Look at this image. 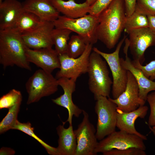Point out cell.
Wrapping results in <instances>:
<instances>
[{
  "mask_svg": "<svg viewBox=\"0 0 155 155\" xmlns=\"http://www.w3.org/2000/svg\"><path fill=\"white\" fill-rule=\"evenodd\" d=\"M127 36L125 35L117 45L114 51L108 53L103 52L96 47L92 50L104 59L108 65L113 77L112 94L113 99L117 98L125 90L127 80V70L122 66L119 53Z\"/></svg>",
  "mask_w": 155,
  "mask_h": 155,
  "instance_id": "obj_7",
  "label": "cell"
},
{
  "mask_svg": "<svg viewBox=\"0 0 155 155\" xmlns=\"http://www.w3.org/2000/svg\"><path fill=\"white\" fill-rule=\"evenodd\" d=\"M104 155H146L144 150L136 148L122 150L113 149L103 153Z\"/></svg>",
  "mask_w": 155,
  "mask_h": 155,
  "instance_id": "obj_31",
  "label": "cell"
},
{
  "mask_svg": "<svg viewBox=\"0 0 155 155\" xmlns=\"http://www.w3.org/2000/svg\"><path fill=\"white\" fill-rule=\"evenodd\" d=\"M65 123L56 128L59 136L58 146L56 148L58 155H75L77 143L72 125L68 128L64 127Z\"/></svg>",
  "mask_w": 155,
  "mask_h": 155,
  "instance_id": "obj_20",
  "label": "cell"
},
{
  "mask_svg": "<svg viewBox=\"0 0 155 155\" xmlns=\"http://www.w3.org/2000/svg\"><path fill=\"white\" fill-rule=\"evenodd\" d=\"M126 16L124 0H114L98 16V40L109 49L114 47L124 30Z\"/></svg>",
  "mask_w": 155,
  "mask_h": 155,
  "instance_id": "obj_1",
  "label": "cell"
},
{
  "mask_svg": "<svg viewBox=\"0 0 155 155\" xmlns=\"http://www.w3.org/2000/svg\"><path fill=\"white\" fill-rule=\"evenodd\" d=\"M22 101L21 92L12 89L0 98V109L9 108L18 102Z\"/></svg>",
  "mask_w": 155,
  "mask_h": 155,
  "instance_id": "obj_28",
  "label": "cell"
},
{
  "mask_svg": "<svg viewBox=\"0 0 155 155\" xmlns=\"http://www.w3.org/2000/svg\"><path fill=\"white\" fill-rule=\"evenodd\" d=\"M22 101L19 102L9 108L5 116L0 123V133H4L13 129L19 121L17 119Z\"/></svg>",
  "mask_w": 155,
  "mask_h": 155,
  "instance_id": "obj_25",
  "label": "cell"
},
{
  "mask_svg": "<svg viewBox=\"0 0 155 155\" xmlns=\"http://www.w3.org/2000/svg\"><path fill=\"white\" fill-rule=\"evenodd\" d=\"M82 113L83 120L74 130L77 143L75 155H95L94 150L98 143L96 130L90 122L88 113L84 110Z\"/></svg>",
  "mask_w": 155,
  "mask_h": 155,
  "instance_id": "obj_10",
  "label": "cell"
},
{
  "mask_svg": "<svg viewBox=\"0 0 155 155\" xmlns=\"http://www.w3.org/2000/svg\"><path fill=\"white\" fill-rule=\"evenodd\" d=\"M54 28L53 22H44L37 28L21 35L26 45L30 49L52 48L53 44L51 33Z\"/></svg>",
  "mask_w": 155,
  "mask_h": 155,
  "instance_id": "obj_13",
  "label": "cell"
},
{
  "mask_svg": "<svg viewBox=\"0 0 155 155\" xmlns=\"http://www.w3.org/2000/svg\"><path fill=\"white\" fill-rule=\"evenodd\" d=\"M93 45L88 44L83 53L77 58L70 57L66 53L59 55L60 67L56 74V78H66L77 80L81 75L87 73Z\"/></svg>",
  "mask_w": 155,
  "mask_h": 155,
  "instance_id": "obj_9",
  "label": "cell"
},
{
  "mask_svg": "<svg viewBox=\"0 0 155 155\" xmlns=\"http://www.w3.org/2000/svg\"><path fill=\"white\" fill-rule=\"evenodd\" d=\"M148 22V28L155 35V15L147 16Z\"/></svg>",
  "mask_w": 155,
  "mask_h": 155,
  "instance_id": "obj_35",
  "label": "cell"
},
{
  "mask_svg": "<svg viewBox=\"0 0 155 155\" xmlns=\"http://www.w3.org/2000/svg\"><path fill=\"white\" fill-rule=\"evenodd\" d=\"M149 129H150L151 131L152 132L154 135L155 136V130L152 127L148 125Z\"/></svg>",
  "mask_w": 155,
  "mask_h": 155,
  "instance_id": "obj_38",
  "label": "cell"
},
{
  "mask_svg": "<svg viewBox=\"0 0 155 155\" xmlns=\"http://www.w3.org/2000/svg\"><path fill=\"white\" fill-rule=\"evenodd\" d=\"M97 0H86V2L90 6L95 3Z\"/></svg>",
  "mask_w": 155,
  "mask_h": 155,
  "instance_id": "obj_37",
  "label": "cell"
},
{
  "mask_svg": "<svg viewBox=\"0 0 155 155\" xmlns=\"http://www.w3.org/2000/svg\"><path fill=\"white\" fill-rule=\"evenodd\" d=\"M15 153V151L11 148L2 147L0 150V155H13Z\"/></svg>",
  "mask_w": 155,
  "mask_h": 155,
  "instance_id": "obj_36",
  "label": "cell"
},
{
  "mask_svg": "<svg viewBox=\"0 0 155 155\" xmlns=\"http://www.w3.org/2000/svg\"><path fill=\"white\" fill-rule=\"evenodd\" d=\"M22 3L25 11L34 14L43 21L53 22L60 16L51 0H25Z\"/></svg>",
  "mask_w": 155,
  "mask_h": 155,
  "instance_id": "obj_19",
  "label": "cell"
},
{
  "mask_svg": "<svg viewBox=\"0 0 155 155\" xmlns=\"http://www.w3.org/2000/svg\"><path fill=\"white\" fill-rule=\"evenodd\" d=\"M72 32L67 29L55 28L51 33V37L55 50L59 55L67 53L68 41Z\"/></svg>",
  "mask_w": 155,
  "mask_h": 155,
  "instance_id": "obj_23",
  "label": "cell"
},
{
  "mask_svg": "<svg viewBox=\"0 0 155 155\" xmlns=\"http://www.w3.org/2000/svg\"><path fill=\"white\" fill-rule=\"evenodd\" d=\"M134 66L140 69L144 75L150 80L155 81V60L151 61L145 65L138 62L132 61Z\"/></svg>",
  "mask_w": 155,
  "mask_h": 155,
  "instance_id": "obj_30",
  "label": "cell"
},
{
  "mask_svg": "<svg viewBox=\"0 0 155 155\" xmlns=\"http://www.w3.org/2000/svg\"><path fill=\"white\" fill-rule=\"evenodd\" d=\"M94 107L97 116L96 136L100 140L115 131L117 107L107 97L99 95L94 97Z\"/></svg>",
  "mask_w": 155,
  "mask_h": 155,
  "instance_id": "obj_5",
  "label": "cell"
},
{
  "mask_svg": "<svg viewBox=\"0 0 155 155\" xmlns=\"http://www.w3.org/2000/svg\"><path fill=\"white\" fill-rule=\"evenodd\" d=\"M125 45L123 52L125 58H120L122 66L127 71H130L135 78L139 88V96L142 100L146 101L148 93L152 91H155V82L148 78L139 69L135 67L132 61L128 55L129 41L126 38L125 41Z\"/></svg>",
  "mask_w": 155,
  "mask_h": 155,
  "instance_id": "obj_16",
  "label": "cell"
},
{
  "mask_svg": "<svg viewBox=\"0 0 155 155\" xmlns=\"http://www.w3.org/2000/svg\"><path fill=\"white\" fill-rule=\"evenodd\" d=\"M148 109V107L144 105L141 106L136 110L128 112H124L117 109V127L120 130L136 135L144 140H147V137L145 135L141 134L136 129L135 123L138 118H144L147 114Z\"/></svg>",
  "mask_w": 155,
  "mask_h": 155,
  "instance_id": "obj_17",
  "label": "cell"
},
{
  "mask_svg": "<svg viewBox=\"0 0 155 155\" xmlns=\"http://www.w3.org/2000/svg\"><path fill=\"white\" fill-rule=\"evenodd\" d=\"M146 100L150 108V114L149 117L148 125L150 126H155V91L148 95Z\"/></svg>",
  "mask_w": 155,
  "mask_h": 155,
  "instance_id": "obj_33",
  "label": "cell"
},
{
  "mask_svg": "<svg viewBox=\"0 0 155 155\" xmlns=\"http://www.w3.org/2000/svg\"><path fill=\"white\" fill-rule=\"evenodd\" d=\"M152 127L155 130V126H153Z\"/></svg>",
  "mask_w": 155,
  "mask_h": 155,
  "instance_id": "obj_39",
  "label": "cell"
},
{
  "mask_svg": "<svg viewBox=\"0 0 155 155\" xmlns=\"http://www.w3.org/2000/svg\"><path fill=\"white\" fill-rule=\"evenodd\" d=\"M144 140L139 136L120 130L116 131L100 141L94 150L96 155L113 149L122 150L136 148L145 150Z\"/></svg>",
  "mask_w": 155,
  "mask_h": 155,
  "instance_id": "obj_8",
  "label": "cell"
},
{
  "mask_svg": "<svg viewBox=\"0 0 155 155\" xmlns=\"http://www.w3.org/2000/svg\"><path fill=\"white\" fill-rule=\"evenodd\" d=\"M28 96L26 103L38 101L42 98L56 92L59 86L57 79L51 73L40 69L37 70L26 84Z\"/></svg>",
  "mask_w": 155,
  "mask_h": 155,
  "instance_id": "obj_6",
  "label": "cell"
},
{
  "mask_svg": "<svg viewBox=\"0 0 155 155\" xmlns=\"http://www.w3.org/2000/svg\"><path fill=\"white\" fill-rule=\"evenodd\" d=\"M21 34L13 29L0 30V63L4 69L16 65L31 71Z\"/></svg>",
  "mask_w": 155,
  "mask_h": 155,
  "instance_id": "obj_2",
  "label": "cell"
},
{
  "mask_svg": "<svg viewBox=\"0 0 155 155\" xmlns=\"http://www.w3.org/2000/svg\"><path fill=\"white\" fill-rule=\"evenodd\" d=\"M13 129L20 130L34 138L44 148L49 154L58 155L57 148L48 144L36 135L34 132V128L30 122L21 123L18 121Z\"/></svg>",
  "mask_w": 155,
  "mask_h": 155,
  "instance_id": "obj_27",
  "label": "cell"
},
{
  "mask_svg": "<svg viewBox=\"0 0 155 155\" xmlns=\"http://www.w3.org/2000/svg\"><path fill=\"white\" fill-rule=\"evenodd\" d=\"M128 34L129 48L133 61L142 64L145 61L146 50L149 47L155 45V35L148 27L134 30Z\"/></svg>",
  "mask_w": 155,
  "mask_h": 155,
  "instance_id": "obj_12",
  "label": "cell"
},
{
  "mask_svg": "<svg viewBox=\"0 0 155 155\" xmlns=\"http://www.w3.org/2000/svg\"><path fill=\"white\" fill-rule=\"evenodd\" d=\"M55 28L68 29L82 37L87 44H94L98 39L96 30L98 16L90 14L76 18L59 16L53 22Z\"/></svg>",
  "mask_w": 155,
  "mask_h": 155,
  "instance_id": "obj_4",
  "label": "cell"
},
{
  "mask_svg": "<svg viewBox=\"0 0 155 155\" xmlns=\"http://www.w3.org/2000/svg\"><path fill=\"white\" fill-rule=\"evenodd\" d=\"M44 22L34 14L25 10L11 29L21 34L34 29Z\"/></svg>",
  "mask_w": 155,
  "mask_h": 155,
  "instance_id": "obj_22",
  "label": "cell"
},
{
  "mask_svg": "<svg viewBox=\"0 0 155 155\" xmlns=\"http://www.w3.org/2000/svg\"><path fill=\"white\" fill-rule=\"evenodd\" d=\"M3 1V0H0V3H1Z\"/></svg>",
  "mask_w": 155,
  "mask_h": 155,
  "instance_id": "obj_40",
  "label": "cell"
},
{
  "mask_svg": "<svg viewBox=\"0 0 155 155\" xmlns=\"http://www.w3.org/2000/svg\"><path fill=\"white\" fill-rule=\"evenodd\" d=\"M26 55L30 63L48 73H51L54 69L60 67L59 55L52 48L33 49L28 47Z\"/></svg>",
  "mask_w": 155,
  "mask_h": 155,
  "instance_id": "obj_15",
  "label": "cell"
},
{
  "mask_svg": "<svg viewBox=\"0 0 155 155\" xmlns=\"http://www.w3.org/2000/svg\"><path fill=\"white\" fill-rule=\"evenodd\" d=\"M126 17L130 16L135 11L136 0H124Z\"/></svg>",
  "mask_w": 155,
  "mask_h": 155,
  "instance_id": "obj_34",
  "label": "cell"
},
{
  "mask_svg": "<svg viewBox=\"0 0 155 155\" xmlns=\"http://www.w3.org/2000/svg\"><path fill=\"white\" fill-rule=\"evenodd\" d=\"M135 11L146 16L155 15V0H136Z\"/></svg>",
  "mask_w": 155,
  "mask_h": 155,
  "instance_id": "obj_29",
  "label": "cell"
},
{
  "mask_svg": "<svg viewBox=\"0 0 155 155\" xmlns=\"http://www.w3.org/2000/svg\"><path fill=\"white\" fill-rule=\"evenodd\" d=\"M59 86L62 88L63 94L59 97L52 99L53 102L59 106L67 109L68 113V118L66 122L72 125L73 116L78 117L82 113L83 109L80 108L73 102L72 94L75 90L76 80L74 79L61 78L57 79Z\"/></svg>",
  "mask_w": 155,
  "mask_h": 155,
  "instance_id": "obj_14",
  "label": "cell"
},
{
  "mask_svg": "<svg viewBox=\"0 0 155 155\" xmlns=\"http://www.w3.org/2000/svg\"><path fill=\"white\" fill-rule=\"evenodd\" d=\"M114 0H97L90 7L89 14L98 17Z\"/></svg>",
  "mask_w": 155,
  "mask_h": 155,
  "instance_id": "obj_32",
  "label": "cell"
},
{
  "mask_svg": "<svg viewBox=\"0 0 155 155\" xmlns=\"http://www.w3.org/2000/svg\"><path fill=\"white\" fill-rule=\"evenodd\" d=\"M87 73L89 89L94 97L101 95L109 98L113 81L109 75L106 62L93 51L90 56Z\"/></svg>",
  "mask_w": 155,
  "mask_h": 155,
  "instance_id": "obj_3",
  "label": "cell"
},
{
  "mask_svg": "<svg viewBox=\"0 0 155 155\" xmlns=\"http://www.w3.org/2000/svg\"><path fill=\"white\" fill-rule=\"evenodd\" d=\"M87 44L81 36L72 35L68 42L66 53L70 57L77 58L83 53Z\"/></svg>",
  "mask_w": 155,
  "mask_h": 155,
  "instance_id": "obj_26",
  "label": "cell"
},
{
  "mask_svg": "<svg viewBox=\"0 0 155 155\" xmlns=\"http://www.w3.org/2000/svg\"><path fill=\"white\" fill-rule=\"evenodd\" d=\"M148 27L147 16L134 11L129 16L126 17L124 31L128 34L131 31L141 28Z\"/></svg>",
  "mask_w": 155,
  "mask_h": 155,
  "instance_id": "obj_24",
  "label": "cell"
},
{
  "mask_svg": "<svg viewBox=\"0 0 155 155\" xmlns=\"http://www.w3.org/2000/svg\"><path fill=\"white\" fill-rule=\"evenodd\" d=\"M52 4L60 13L68 17L76 18L89 13L90 7L86 2L78 3L75 0H51Z\"/></svg>",
  "mask_w": 155,
  "mask_h": 155,
  "instance_id": "obj_21",
  "label": "cell"
},
{
  "mask_svg": "<svg viewBox=\"0 0 155 155\" xmlns=\"http://www.w3.org/2000/svg\"><path fill=\"white\" fill-rule=\"evenodd\" d=\"M127 80L124 91L116 99H109L116 104L117 109L125 112L135 110L146 102L139 96V88L133 76L127 71Z\"/></svg>",
  "mask_w": 155,
  "mask_h": 155,
  "instance_id": "obj_11",
  "label": "cell"
},
{
  "mask_svg": "<svg viewBox=\"0 0 155 155\" xmlns=\"http://www.w3.org/2000/svg\"><path fill=\"white\" fill-rule=\"evenodd\" d=\"M24 11L18 0H4L0 3V30L12 28Z\"/></svg>",
  "mask_w": 155,
  "mask_h": 155,
  "instance_id": "obj_18",
  "label": "cell"
}]
</instances>
